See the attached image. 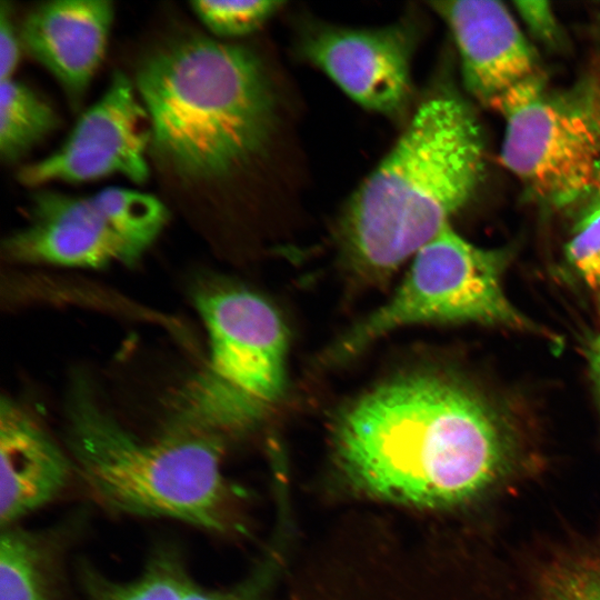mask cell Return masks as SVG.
Segmentation results:
<instances>
[{"label":"cell","mask_w":600,"mask_h":600,"mask_svg":"<svg viewBox=\"0 0 600 600\" xmlns=\"http://www.w3.org/2000/svg\"><path fill=\"white\" fill-rule=\"evenodd\" d=\"M337 452L347 476L383 499L448 507L493 487L512 460L500 418L477 393L437 374L383 383L339 420Z\"/></svg>","instance_id":"cell-1"},{"label":"cell","mask_w":600,"mask_h":600,"mask_svg":"<svg viewBox=\"0 0 600 600\" xmlns=\"http://www.w3.org/2000/svg\"><path fill=\"white\" fill-rule=\"evenodd\" d=\"M150 123V149L187 181H214L248 164L274 122L266 72L247 48L203 36L159 46L133 81Z\"/></svg>","instance_id":"cell-2"},{"label":"cell","mask_w":600,"mask_h":600,"mask_svg":"<svg viewBox=\"0 0 600 600\" xmlns=\"http://www.w3.org/2000/svg\"><path fill=\"white\" fill-rule=\"evenodd\" d=\"M483 171V139L469 106L450 93L426 99L346 206L347 258L364 276L390 274L449 226Z\"/></svg>","instance_id":"cell-3"},{"label":"cell","mask_w":600,"mask_h":600,"mask_svg":"<svg viewBox=\"0 0 600 600\" xmlns=\"http://www.w3.org/2000/svg\"><path fill=\"white\" fill-rule=\"evenodd\" d=\"M68 421L74 466L108 507L212 531L231 524L232 494L221 473L219 438L170 431L143 441L107 413L83 381L71 391Z\"/></svg>","instance_id":"cell-4"},{"label":"cell","mask_w":600,"mask_h":600,"mask_svg":"<svg viewBox=\"0 0 600 600\" xmlns=\"http://www.w3.org/2000/svg\"><path fill=\"white\" fill-rule=\"evenodd\" d=\"M196 303L209 357L177 392L171 432L219 438L254 426L279 401L288 334L278 311L253 292L211 289Z\"/></svg>","instance_id":"cell-5"},{"label":"cell","mask_w":600,"mask_h":600,"mask_svg":"<svg viewBox=\"0 0 600 600\" xmlns=\"http://www.w3.org/2000/svg\"><path fill=\"white\" fill-rule=\"evenodd\" d=\"M506 264L504 251L477 247L447 226L416 253L391 299L351 329L334 356L356 354L380 336L417 323L479 322L534 330L503 291Z\"/></svg>","instance_id":"cell-6"},{"label":"cell","mask_w":600,"mask_h":600,"mask_svg":"<svg viewBox=\"0 0 600 600\" xmlns=\"http://www.w3.org/2000/svg\"><path fill=\"white\" fill-rule=\"evenodd\" d=\"M493 109L506 120L501 162L534 197L563 207L593 187L600 166L598 100L551 96L537 77Z\"/></svg>","instance_id":"cell-7"},{"label":"cell","mask_w":600,"mask_h":600,"mask_svg":"<svg viewBox=\"0 0 600 600\" xmlns=\"http://www.w3.org/2000/svg\"><path fill=\"white\" fill-rule=\"evenodd\" d=\"M134 83L114 71L103 94L78 119L64 142L51 154L22 167L21 183L84 182L121 174L136 183L149 178L150 129Z\"/></svg>","instance_id":"cell-8"},{"label":"cell","mask_w":600,"mask_h":600,"mask_svg":"<svg viewBox=\"0 0 600 600\" xmlns=\"http://www.w3.org/2000/svg\"><path fill=\"white\" fill-rule=\"evenodd\" d=\"M413 38L400 24L378 29L321 27L302 41L303 56L366 109L394 116L411 92Z\"/></svg>","instance_id":"cell-9"},{"label":"cell","mask_w":600,"mask_h":600,"mask_svg":"<svg viewBox=\"0 0 600 600\" xmlns=\"http://www.w3.org/2000/svg\"><path fill=\"white\" fill-rule=\"evenodd\" d=\"M4 251L17 261L79 268L130 264L142 256L90 197L50 190L33 194L29 223L6 239Z\"/></svg>","instance_id":"cell-10"},{"label":"cell","mask_w":600,"mask_h":600,"mask_svg":"<svg viewBox=\"0 0 600 600\" xmlns=\"http://www.w3.org/2000/svg\"><path fill=\"white\" fill-rule=\"evenodd\" d=\"M459 51L463 81L483 104H496L517 86L541 77L534 51L513 16L493 0L436 1Z\"/></svg>","instance_id":"cell-11"},{"label":"cell","mask_w":600,"mask_h":600,"mask_svg":"<svg viewBox=\"0 0 600 600\" xmlns=\"http://www.w3.org/2000/svg\"><path fill=\"white\" fill-rule=\"evenodd\" d=\"M110 0H53L32 9L19 37L77 104L99 67L113 21Z\"/></svg>","instance_id":"cell-12"},{"label":"cell","mask_w":600,"mask_h":600,"mask_svg":"<svg viewBox=\"0 0 600 600\" xmlns=\"http://www.w3.org/2000/svg\"><path fill=\"white\" fill-rule=\"evenodd\" d=\"M69 461L23 408L0 406V519L2 527L46 504L66 486Z\"/></svg>","instance_id":"cell-13"},{"label":"cell","mask_w":600,"mask_h":600,"mask_svg":"<svg viewBox=\"0 0 600 600\" xmlns=\"http://www.w3.org/2000/svg\"><path fill=\"white\" fill-rule=\"evenodd\" d=\"M54 109L12 78L0 81V156L13 163L59 127Z\"/></svg>","instance_id":"cell-14"},{"label":"cell","mask_w":600,"mask_h":600,"mask_svg":"<svg viewBox=\"0 0 600 600\" xmlns=\"http://www.w3.org/2000/svg\"><path fill=\"white\" fill-rule=\"evenodd\" d=\"M90 198L111 226L142 254L169 218L167 207L158 198L140 191L111 187Z\"/></svg>","instance_id":"cell-15"},{"label":"cell","mask_w":600,"mask_h":600,"mask_svg":"<svg viewBox=\"0 0 600 600\" xmlns=\"http://www.w3.org/2000/svg\"><path fill=\"white\" fill-rule=\"evenodd\" d=\"M42 549L26 532L8 528L0 541V600H50Z\"/></svg>","instance_id":"cell-16"},{"label":"cell","mask_w":600,"mask_h":600,"mask_svg":"<svg viewBox=\"0 0 600 600\" xmlns=\"http://www.w3.org/2000/svg\"><path fill=\"white\" fill-rule=\"evenodd\" d=\"M94 600H183L191 582L177 560H156L141 578L129 583L92 579Z\"/></svg>","instance_id":"cell-17"},{"label":"cell","mask_w":600,"mask_h":600,"mask_svg":"<svg viewBox=\"0 0 600 600\" xmlns=\"http://www.w3.org/2000/svg\"><path fill=\"white\" fill-rule=\"evenodd\" d=\"M279 1H191L199 20L216 36L242 37L258 30L282 6Z\"/></svg>","instance_id":"cell-18"},{"label":"cell","mask_w":600,"mask_h":600,"mask_svg":"<svg viewBox=\"0 0 600 600\" xmlns=\"http://www.w3.org/2000/svg\"><path fill=\"white\" fill-rule=\"evenodd\" d=\"M542 600H600V557L559 563L547 574Z\"/></svg>","instance_id":"cell-19"},{"label":"cell","mask_w":600,"mask_h":600,"mask_svg":"<svg viewBox=\"0 0 600 600\" xmlns=\"http://www.w3.org/2000/svg\"><path fill=\"white\" fill-rule=\"evenodd\" d=\"M566 258L600 307V207L583 218L566 248Z\"/></svg>","instance_id":"cell-20"},{"label":"cell","mask_w":600,"mask_h":600,"mask_svg":"<svg viewBox=\"0 0 600 600\" xmlns=\"http://www.w3.org/2000/svg\"><path fill=\"white\" fill-rule=\"evenodd\" d=\"M20 37L11 19L10 3H0V81L12 78L20 57Z\"/></svg>","instance_id":"cell-21"},{"label":"cell","mask_w":600,"mask_h":600,"mask_svg":"<svg viewBox=\"0 0 600 600\" xmlns=\"http://www.w3.org/2000/svg\"><path fill=\"white\" fill-rule=\"evenodd\" d=\"M514 6L534 36L548 42L559 38V26L548 2L518 1Z\"/></svg>","instance_id":"cell-22"},{"label":"cell","mask_w":600,"mask_h":600,"mask_svg":"<svg viewBox=\"0 0 600 600\" xmlns=\"http://www.w3.org/2000/svg\"><path fill=\"white\" fill-rule=\"evenodd\" d=\"M256 586L247 584L228 591H209L189 586L183 600H257Z\"/></svg>","instance_id":"cell-23"},{"label":"cell","mask_w":600,"mask_h":600,"mask_svg":"<svg viewBox=\"0 0 600 600\" xmlns=\"http://www.w3.org/2000/svg\"><path fill=\"white\" fill-rule=\"evenodd\" d=\"M590 367L598 393L600 396V336L596 339L591 348Z\"/></svg>","instance_id":"cell-24"},{"label":"cell","mask_w":600,"mask_h":600,"mask_svg":"<svg viewBox=\"0 0 600 600\" xmlns=\"http://www.w3.org/2000/svg\"><path fill=\"white\" fill-rule=\"evenodd\" d=\"M593 186L597 187L598 196H599V203L597 207H600V168H598Z\"/></svg>","instance_id":"cell-25"}]
</instances>
